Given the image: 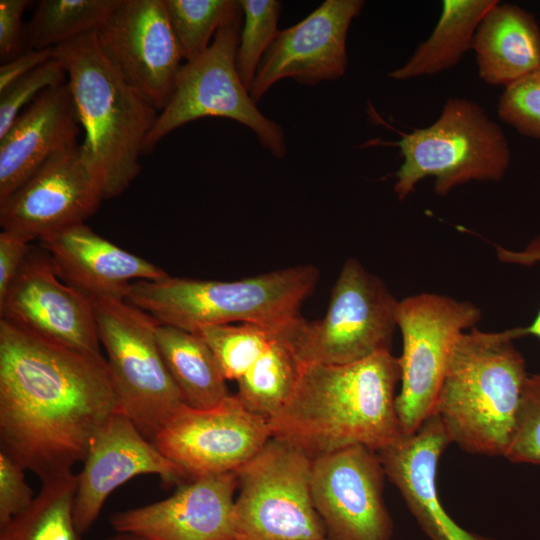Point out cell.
I'll return each instance as SVG.
<instances>
[{"label": "cell", "instance_id": "obj_23", "mask_svg": "<svg viewBox=\"0 0 540 540\" xmlns=\"http://www.w3.org/2000/svg\"><path fill=\"white\" fill-rule=\"evenodd\" d=\"M472 50L480 79L506 87L540 68V26L531 12L499 1L477 27Z\"/></svg>", "mask_w": 540, "mask_h": 540}, {"label": "cell", "instance_id": "obj_25", "mask_svg": "<svg viewBox=\"0 0 540 540\" xmlns=\"http://www.w3.org/2000/svg\"><path fill=\"white\" fill-rule=\"evenodd\" d=\"M156 336L166 367L186 405L206 409L231 395L213 352L197 333L159 323Z\"/></svg>", "mask_w": 540, "mask_h": 540}, {"label": "cell", "instance_id": "obj_7", "mask_svg": "<svg viewBox=\"0 0 540 540\" xmlns=\"http://www.w3.org/2000/svg\"><path fill=\"white\" fill-rule=\"evenodd\" d=\"M242 25V7L233 0L208 49L181 66L172 95L143 143L142 154L189 122L223 117L250 128L273 157L286 156L283 128L258 110L238 75L235 58Z\"/></svg>", "mask_w": 540, "mask_h": 540}, {"label": "cell", "instance_id": "obj_35", "mask_svg": "<svg viewBox=\"0 0 540 540\" xmlns=\"http://www.w3.org/2000/svg\"><path fill=\"white\" fill-rule=\"evenodd\" d=\"M25 468L0 451V526L25 511L34 500Z\"/></svg>", "mask_w": 540, "mask_h": 540}, {"label": "cell", "instance_id": "obj_32", "mask_svg": "<svg viewBox=\"0 0 540 540\" xmlns=\"http://www.w3.org/2000/svg\"><path fill=\"white\" fill-rule=\"evenodd\" d=\"M67 82L63 63L55 56L0 91V137H2L26 105L45 90Z\"/></svg>", "mask_w": 540, "mask_h": 540}, {"label": "cell", "instance_id": "obj_6", "mask_svg": "<svg viewBox=\"0 0 540 540\" xmlns=\"http://www.w3.org/2000/svg\"><path fill=\"white\" fill-rule=\"evenodd\" d=\"M390 145L399 147L403 158L393 186L400 201L430 176L439 196L470 181H500L511 162L500 125L477 102L462 97L447 99L435 122L401 133Z\"/></svg>", "mask_w": 540, "mask_h": 540}, {"label": "cell", "instance_id": "obj_26", "mask_svg": "<svg viewBox=\"0 0 540 540\" xmlns=\"http://www.w3.org/2000/svg\"><path fill=\"white\" fill-rule=\"evenodd\" d=\"M292 325L277 331L255 364L236 382V396L243 405L268 420L290 397L303 367L289 335Z\"/></svg>", "mask_w": 540, "mask_h": 540}, {"label": "cell", "instance_id": "obj_36", "mask_svg": "<svg viewBox=\"0 0 540 540\" xmlns=\"http://www.w3.org/2000/svg\"><path fill=\"white\" fill-rule=\"evenodd\" d=\"M28 0H0V60L5 63L28 49L23 14Z\"/></svg>", "mask_w": 540, "mask_h": 540}, {"label": "cell", "instance_id": "obj_27", "mask_svg": "<svg viewBox=\"0 0 540 540\" xmlns=\"http://www.w3.org/2000/svg\"><path fill=\"white\" fill-rule=\"evenodd\" d=\"M77 475L42 482L22 513L0 526V540H81L74 520Z\"/></svg>", "mask_w": 540, "mask_h": 540}, {"label": "cell", "instance_id": "obj_24", "mask_svg": "<svg viewBox=\"0 0 540 540\" xmlns=\"http://www.w3.org/2000/svg\"><path fill=\"white\" fill-rule=\"evenodd\" d=\"M498 0H444L442 11L430 36L401 67L389 73L404 81L432 76L451 69L472 49L481 20Z\"/></svg>", "mask_w": 540, "mask_h": 540}, {"label": "cell", "instance_id": "obj_41", "mask_svg": "<svg viewBox=\"0 0 540 540\" xmlns=\"http://www.w3.org/2000/svg\"><path fill=\"white\" fill-rule=\"evenodd\" d=\"M321 540H329L328 538H324V539H321Z\"/></svg>", "mask_w": 540, "mask_h": 540}, {"label": "cell", "instance_id": "obj_19", "mask_svg": "<svg viewBox=\"0 0 540 540\" xmlns=\"http://www.w3.org/2000/svg\"><path fill=\"white\" fill-rule=\"evenodd\" d=\"M236 472L209 475L179 485L170 497L115 513V532L146 540H234Z\"/></svg>", "mask_w": 540, "mask_h": 540}, {"label": "cell", "instance_id": "obj_17", "mask_svg": "<svg viewBox=\"0 0 540 540\" xmlns=\"http://www.w3.org/2000/svg\"><path fill=\"white\" fill-rule=\"evenodd\" d=\"M104 200L83 163L80 144L57 153L26 182L0 202L3 230L33 241L82 223Z\"/></svg>", "mask_w": 540, "mask_h": 540}, {"label": "cell", "instance_id": "obj_3", "mask_svg": "<svg viewBox=\"0 0 540 540\" xmlns=\"http://www.w3.org/2000/svg\"><path fill=\"white\" fill-rule=\"evenodd\" d=\"M522 327L473 328L458 338L435 408L451 443L476 455L505 457L529 374L514 340Z\"/></svg>", "mask_w": 540, "mask_h": 540}, {"label": "cell", "instance_id": "obj_12", "mask_svg": "<svg viewBox=\"0 0 540 540\" xmlns=\"http://www.w3.org/2000/svg\"><path fill=\"white\" fill-rule=\"evenodd\" d=\"M271 437L269 420L230 395L206 409L185 404L161 427L153 443L190 481L237 472Z\"/></svg>", "mask_w": 540, "mask_h": 540}, {"label": "cell", "instance_id": "obj_2", "mask_svg": "<svg viewBox=\"0 0 540 540\" xmlns=\"http://www.w3.org/2000/svg\"><path fill=\"white\" fill-rule=\"evenodd\" d=\"M398 357L381 351L337 365H303L293 392L269 419L272 437L312 459L363 445L376 452L404 435L396 407Z\"/></svg>", "mask_w": 540, "mask_h": 540}, {"label": "cell", "instance_id": "obj_15", "mask_svg": "<svg viewBox=\"0 0 540 540\" xmlns=\"http://www.w3.org/2000/svg\"><path fill=\"white\" fill-rule=\"evenodd\" d=\"M364 4L363 0H326L297 24L279 30L249 90L252 100L257 103L285 78L312 86L343 77L348 30Z\"/></svg>", "mask_w": 540, "mask_h": 540}, {"label": "cell", "instance_id": "obj_29", "mask_svg": "<svg viewBox=\"0 0 540 540\" xmlns=\"http://www.w3.org/2000/svg\"><path fill=\"white\" fill-rule=\"evenodd\" d=\"M277 331L240 323L206 327L197 334L213 352L225 379L237 382L263 354Z\"/></svg>", "mask_w": 540, "mask_h": 540}, {"label": "cell", "instance_id": "obj_38", "mask_svg": "<svg viewBox=\"0 0 540 540\" xmlns=\"http://www.w3.org/2000/svg\"><path fill=\"white\" fill-rule=\"evenodd\" d=\"M54 57V48L27 49L0 66V91Z\"/></svg>", "mask_w": 540, "mask_h": 540}, {"label": "cell", "instance_id": "obj_39", "mask_svg": "<svg viewBox=\"0 0 540 540\" xmlns=\"http://www.w3.org/2000/svg\"><path fill=\"white\" fill-rule=\"evenodd\" d=\"M496 255L503 263L531 266L540 263V234L532 239L521 250H510L499 245H495ZM523 335H532L540 340V310L533 322L522 327Z\"/></svg>", "mask_w": 540, "mask_h": 540}, {"label": "cell", "instance_id": "obj_11", "mask_svg": "<svg viewBox=\"0 0 540 540\" xmlns=\"http://www.w3.org/2000/svg\"><path fill=\"white\" fill-rule=\"evenodd\" d=\"M480 318L472 302L445 295L419 293L399 301L403 350L396 407L404 435L415 433L435 412L452 350Z\"/></svg>", "mask_w": 540, "mask_h": 540}, {"label": "cell", "instance_id": "obj_37", "mask_svg": "<svg viewBox=\"0 0 540 540\" xmlns=\"http://www.w3.org/2000/svg\"><path fill=\"white\" fill-rule=\"evenodd\" d=\"M30 240L23 235L3 230L0 233V303L6 297L30 250Z\"/></svg>", "mask_w": 540, "mask_h": 540}, {"label": "cell", "instance_id": "obj_18", "mask_svg": "<svg viewBox=\"0 0 540 540\" xmlns=\"http://www.w3.org/2000/svg\"><path fill=\"white\" fill-rule=\"evenodd\" d=\"M82 462L74 498V520L81 534L94 524L109 495L135 476L157 475L166 485L188 481L120 410L97 432Z\"/></svg>", "mask_w": 540, "mask_h": 540}, {"label": "cell", "instance_id": "obj_20", "mask_svg": "<svg viewBox=\"0 0 540 540\" xmlns=\"http://www.w3.org/2000/svg\"><path fill=\"white\" fill-rule=\"evenodd\" d=\"M451 440L433 413L420 428L378 451L386 477L430 540H497L468 531L444 509L437 490L440 458Z\"/></svg>", "mask_w": 540, "mask_h": 540}, {"label": "cell", "instance_id": "obj_13", "mask_svg": "<svg viewBox=\"0 0 540 540\" xmlns=\"http://www.w3.org/2000/svg\"><path fill=\"white\" fill-rule=\"evenodd\" d=\"M378 453L349 446L312 461L311 493L329 540H392Z\"/></svg>", "mask_w": 540, "mask_h": 540}, {"label": "cell", "instance_id": "obj_16", "mask_svg": "<svg viewBox=\"0 0 540 540\" xmlns=\"http://www.w3.org/2000/svg\"><path fill=\"white\" fill-rule=\"evenodd\" d=\"M0 318L75 350L101 354L90 298L58 276L45 251L31 247L0 303Z\"/></svg>", "mask_w": 540, "mask_h": 540}, {"label": "cell", "instance_id": "obj_10", "mask_svg": "<svg viewBox=\"0 0 540 540\" xmlns=\"http://www.w3.org/2000/svg\"><path fill=\"white\" fill-rule=\"evenodd\" d=\"M399 301L355 258L347 259L321 320L304 318L289 329L303 365L347 364L391 351Z\"/></svg>", "mask_w": 540, "mask_h": 540}, {"label": "cell", "instance_id": "obj_30", "mask_svg": "<svg viewBox=\"0 0 540 540\" xmlns=\"http://www.w3.org/2000/svg\"><path fill=\"white\" fill-rule=\"evenodd\" d=\"M233 0H164L183 59L192 61L210 46Z\"/></svg>", "mask_w": 540, "mask_h": 540}, {"label": "cell", "instance_id": "obj_34", "mask_svg": "<svg viewBox=\"0 0 540 540\" xmlns=\"http://www.w3.org/2000/svg\"><path fill=\"white\" fill-rule=\"evenodd\" d=\"M513 463L540 465V374L529 375L517 425L505 456Z\"/></svg>", "mask_w": 540, "mask_h": 540}, {"label": "cell", "instance_id": "obj_8", "mask_svg": "<svg viewBox=\"0 0 540 540\" xmlns=\"http://www.w3.org/2000/svg\"><path fill=\"white\" fill-rule=\"evenodd\" d=\"M90 300L119 409L153 442L161 427L186 404L161 355L156 336L159 323L123 298Z\"/></svg>", "mask_w": 540, "mask_h": 540}, {"label": "cell", "instance_id": "obj_21", "mask_svg": "<svg viewBox=\"0 0 540 540\" xmlns=\"http://www.w3.org/2000/svg\"><path fill=\"white\" fill-rule=\"evenodd\" d=\"M39 241L58 276L90 299H125L133 282L156 280L168 274L100 236L84 222L54 231Z\"/></svg>", "mask_w": 540, "mask_h": 540}, {"label": "cell", "instance_id": "obj_1", "mask_svg": "<svg viewBox=\"0 0 540 540\" xmlns=\"http://www.w3.org/2000/svg\"><path fill=\"white\" fill-rule=\"evenodd\" d=\"M118 410L102 354L0 318V451L41 482L68 476Z\"/></svg>", "mask_w": 540, "mask_h": 540}, {"label": "cell", "instance_id": "obj_31", "mask_svg": "<svg viewBox=\"0 0 540 540\" xmlns=\"http://www.w3.org/2000/svg\"><path fill=\"white\" fill-rule=\"evenodd\" d=\"M243 25L236 51V69L249 91L261 60L278 33L282 3L276 0H240Z\"/></svg>", "mask_w": 540, "mask_h": 540}, {"label": "cell", "instance_id": "obj_33", "mask_svg": "<svg viewBox=\"0 0 540 540\" xmlns=\"http://www.w3.org/2000/svg\"><path fill=\"white\" fill-rule=\"evenodd\" d=\"M497 112L519 134L540 140V68L504 87Z\"/></svg>", "mask_w": 540, "mask_h": 540}, {"label": "cell", "instance_id": "obj_40", "mask_svg": "<svg viewBox=\"0 0 540 540\" xmlns=\"http://www.w3.org/2000/svg\"><path fill=\"white\" fill-rule=\"evenodd\" d=\"M106 540H146V539L133 535V534H129V533L115 532L114 535L110 536Z\"/></svg>", "mask_w": 540, "mask_h": 540}, {"label": "cell", "instance_id": "obj_5", "mask_svg": "<svg viewBox=\"0 0 540 540\" xmlns=\"http://www.w3.org/2000/svg\"><path fill=\"white\" fill-rule=\"evenodd\" d=\"M319 270L311 264L278 269L236 281L200 280L167 274L133 282L125 300L158 323L197 333L238 323L280 330L302 318V303L313 293Z\"/></svg>", "mask_w": 540, "mask_h": 540}, {"label": "cell", "instance_id": "obj_9", "mask_svg": "<svg viewBox=\"0 0 540 540\" xmlns=\"http://www.w3.org/2000/svg\"><path fill=\"white\" fill-rule=\"evenodd\" d=\"M312 461L294 444L271 437L236 472L234 540L327 538L312 499Z\"/></svg>", "mask_w": 540, "mask_h": 540}, {"label": "cell", "instance_id": "obj_4", "mask_svg": "<svg viewBox=\"0 0 540 540\" xmlns=\"http://www.w3.org/2000/svg\"><path fill=\"white\" fill-rule=\"evenodd\" d=\"M64 65L79 123L84 165L104 200L118 197L141 171L143 143L159 111L103 54L95 31L54 48Z\"/></svg>", "mask_w": 540, "mask_h": 540}, {"label": "cell", "instance_id": "obj_28", "mask_svg": "<svg viewBox=\"0 0 540 540\" xmlns=\"http://www.w3.org/2000/svg\"><path fill=\"white\" fill-rule=\"evenodd\" d=\"M119 0H41L27 24L28 49L56 48L95 31Z\"/></svg>", "mask_w": 540, "mask_h": 540}, {"label": "cell", "instance_id": "obj_22", "mask_svg": "<svg viewBox=\"0 0 540 540\" xmlns=\"http://www.w3.org/2000/svg\"><path fill=\"white\" fill-rule=\"evenodd\" d=\"M79 125L67 82L27 106L0 137V202L50 158L76 144Z\"/></svg>", "mask_w": 540, "mask_h": 540}, {"label": "cell", "instance_id": "obj_14", "mask_svg": "<svg viewBox=\"0 0 540 540\" xmlns=\"http://www.w3.org/2000/svg\"><path fill=\"white\" fill-rule=\"evenodd\" d=\"M95 33L122 78L162 111L183 65L164 0H119Z\"/></svg>", "mask_w": 540, "mask_h": 540}]
</instances>
